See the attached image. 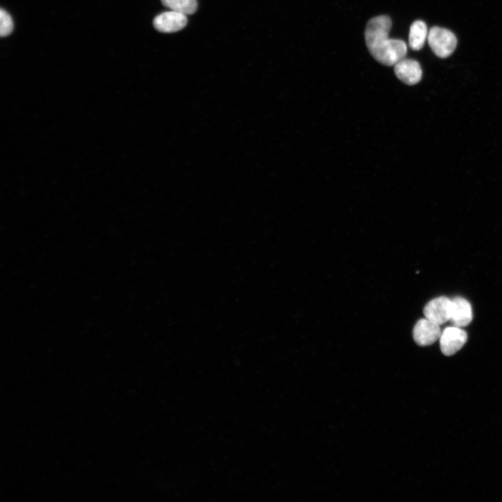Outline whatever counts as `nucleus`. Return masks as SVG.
<instances>
[{
  "instance_id": "1",
  "label": "nucleus",
  "mask_w": 502,
  "mask_h": 502,
  "mask_svg": "<svg viewBox=\"0 0 502 502\" xmlns=\"http://www.w3.org/2000/svg\"><path fill=\"white\" fill-rule=\"evenodd\" d=\"M391 20L386 16L372 19L367 24L365 39L372 56L379 63L390 66L406 58V44L402 40L388 38Z\"/></svg>"
},
{
  "instance_id": "2",
  "label": "nucleus",
  "mask_w": 502,
  "mask_h": 502,
  "mask_svg": "<svg viewBox=\"0 0 502 502\" xmlns=\"http://www.w3.org/2000/svg\"><path fill=\"white\" fill-rule=\"evenodd\" d=\"M428 41L434 53L441 58L449 57L456 50L457 38L450 30L439 27L431 28Z\"/></svg>"
},
{
  "instance_id": "3",
  "label": "nucleus",
  "mask_w": 502,
  "mask_h": 502,
  "mask_svg": "<svg viewBox=\"0 0 502 502\" xmlns=\"http://www.w3.org/2000/svg\"><path fill=\"white\" fill-rule=\"evenodd\" d=\"M452 300L446 296L434 298L424 308L425 318L431 322L442 325L450 321Z\"/></svg>"
},
{
  "instance_id": "4",
  "label": "nucleus",
  "mask_w": 502,
  "mask_h": 502,
  "mask_svg": "<svg viewBox=\"0 0 502 502\" xmlns=\"http://www.w3.org/2000/svg\"><path fill=\"white\" fill-rule=\"evenodd\" d=\"M467 341V333L460 328L445 329L440 338V348L446 356H451L463 348Z\"/></svg>"
},
{
  "instance_id": "5",
  "label": "nucleus",
  "mask_w": 502,
  "mask_h": 502,
  "mask_svg": "<svg viewBox=\"0 0 502 502\" xmlns=\"http://www.w3.org/2000/svg\"><path fill=\"white\" fill-rule=\"evenodd\" d=\"M442 334L440 325L427 319H421L415 326L413 337L420 346H429L440 339Z\"/></svg>"
},
{
  "instance_id": "6",
  "label": "nucleus",
  "mask_w": 502,
  "mask_h": 502,
  "mask_svg": "<svg viewBox=\"0 0 502 502\" xmlns=\"http://www.w3.org/2000/svg\"><path fill=\"white\" fill-rule=\"evenodd\" d=\"M396 76L404 83L414 85L422 78V69L418 62L404 58L394 65Z\"/></svg>"
},
{
  "instance_id": "7",
  "label": "nucleus",
  "mask_w": 502,
  "mask_h": 502,
  "mask_svg": "<svg viewBox=\"0 0 502 502\" xmlns=\"http://www.w3.org/2000/svg\"><path fill=\"white\" fill-rule=\"evenodd\" d=\"M187 23L186 15L171 11L157 16L154 20V26L161 33H173L183 29Z\"/></svg>"
},
{
  "instance_id": "8",
  "label": "nucleus",
  "mask_w": 502,
  "mask_h": 502,
  "mask_svg": "<svg viewBox=\"0 0 502 502\" xmlns=\"http://www.w3.org/2000/svg\"><path fill=\"white\" fill-rule=\"evenodd\" d=\"M473 319L472 309L467 300L456 297L452 300L450 322L460 328L469 325Z\"/></svg>"
},
{
  "instance_id": "9",
  "label": "nucleus",
  "mask_w": 502,
  "mask_h": 502,
  "mask_svg": "<svg viewBox=\"0 0 502 502\" xmlns=\"http://www.w3.org/2000/svg\"><path fill=\"white\" fill-rule=\"evenodd\" d=\"M429 33L427 24L422 21H417L411 28L409 44L414 51L421 50L428 39Z\"/></svg>"
},
{
  "instance_id": "10",
  "label": "nucleus",
  "mask_w": 502,
  "mask_h": 502,
  "mask_svg": "<svg viewBox=\"0 0 502 502\" xmlns=\"http://www.w3.org/2000/svg\"><path fill=\"white\" fill-rule=\"evenodd\" d=\"M163 5L172 11L185 15L195 13L197 8V0H161Z\"/></svg>"
},
{
  "instance_id": "11",
  "label": "nucleus",
  "mask_w": 502,
  "mask_h": 502,
  "mask_svg": "<svg viewBox=\"0 0 502 502\" xmlns=\"http://www.w3.org/2000/svg\"><path fill=\"white\" fill-rule=\"evenodd\" d=\"M0 35L2 37L10 35L14 28V24L10 15L4 10L0 12Z\"/></svg>"
}]
</instances>
